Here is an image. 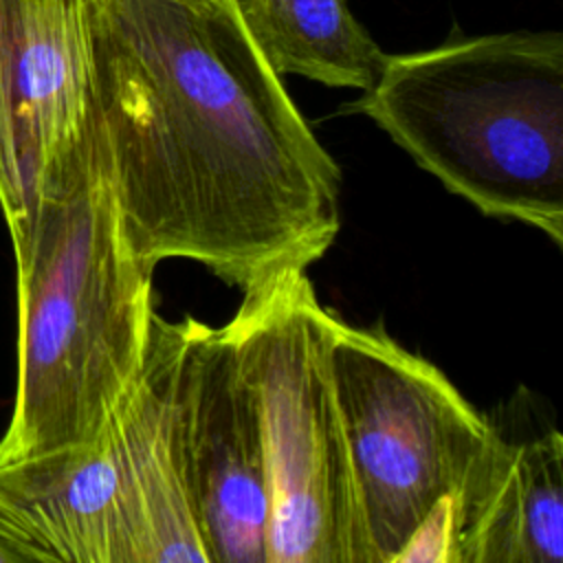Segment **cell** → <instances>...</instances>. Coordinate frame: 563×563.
Returning <instances> with one entry per match:
<instances>
[{
	"label": "cell",
	"mask_w": 563,
	"mask_h": 563,
	"mask_svg": "<svg viewBox=\"0 0 563 563\" xmlns=\"http://www.w3.org/2000/svg\"><path fill=\"white\" fill-rule=\"evenodd\" d=\"M95 123L123 233L242 292L306 271L341 229V169L238 0H88Z\"/></svg>",
	"instance_id": "cell-1"
},
{
	"label": "cell",
	"mask_w": 563,
	"mask_h": 563,
	"mask_svg": "<svg viewBox=\"0 0 563 563\" xmlns=\"http://www.w3.org/2000/svg\"><path fill=\"white\" fill-rule=\"evenodd\" d=\"M13 255L18 383L0 466L92 440L143 363L154 271L123 233L99 130L92 161L37 207Z\"/></svg>",
	"instance_id": "cell-2"
},
{
	"label": "cell",
	"mask_w": 563,
	"mask_h": 563,
	"mask_svg": "<svg viewBox=\"0 0 563 563\" xmlns=\"http://www.w3.org/2000/svg\"><path fill=\"white\" fill-rule=\"evenodd\" d=\"M345 110L479 213L563 246V35L508 31L385 55Z\"/></svg>",
	"instance_id": "cell-3"
},
{
	"label": "cell",
	"mask_w": 563,
	"mask_h": 563,
	"mask_svg": "<svg viewBox=\"0 0 563 563\" xmlns=\"http://www.w3.org/2000/svg\"><path fill=\"white\" fill-rule=\"evenodd\" d=\"M332 319L295 268L244 290L222 325L262 427L266 563H372L330 365Z\"/></svg>",
	"instance_id": "cell-4"
},
{
	"label": "cell",
	"mask_w": 563,
	"mask_h": 563,
	"mask_svg": "<svg viewBox=\"0 0 563 563\" xmlns=\"http://www.w3.org/2000/svg\"><path fill=\"white\" fill-rule=\"evenodd\" d=\"M330 365L372 563H398L429 519L451 512L486 418L380 323L358 328L334 314Z\"/></svg>",
	"instance_id": "cell-5"
},
{
	"label": "cell",
	"mask_w": 563,
	"mask_h": 563,
	"mask_svg": "<svg viewBox=\"0 0 563 563\" xmlns=\"http://www.w3.org/2000/svg\"><path fill=\"white\" fill-rule=\"evenodd\" d=\"M88 0H0V209L18 246L95 156Z\"/></svg>",
	"instance_id": "cell-6"
},
{
	"label": "cell",
	"mask_w": 563,
	"mask_h": 563,
	"mask_svg": "<svg viewBox=\"0 0 563 563\" xmlns=\"http://www.w3.org/2000/svg\"><path fill=\"white\" fill-rule=\"evenodd\" d=\"M178 418L211 563H266L268 471L253 389L224 328L187 319Z\"/></svg>",
	"instance_id": "cell-7"
},
{
	"label": "cell",
	"mask_w": 563,
	"mask_h": 563,
	"mask_svg": "<svg viewBox=\"0 0 563 563\" xmlns=\"http://www.w3.org/2000/svg\"><path fill=\"white\" fill-rule=\"evenodd\" d=\"M484 418V444L451 501V563H561V431L526 387Z\"/></svg>",
	"instance_id": "cell-8"
},
{
	"label": "cell",
	"mask_w": 563,
	"mask_h": 563,
	"mask_svg": "<svg viewBox=\"0 0 563 563\" xmlns=\"http://www.w3.org/2000/svg\"><path fill=\"white\" fill-rule=\"evenodd\" d=\"M0 534L24 561L139 563L114 416L81 444L0 466Z\"/></svg>",
	"instance_id": "cell-9"
},
{
	"label": "cell",
	"mask_w": 563,
	"mask_h": 563,
	"mask_svg": "<svg viewBox=\"0 0 563 563\" xmlns=\"http://www.w3.org/2000/svg\"><path fill=\"white\" fill-rule=\"evenodd\" d=\"M187 319L156 310L143 363L112 411L132 490L139 563H211L185 475L178 376Z\"/></svg>",
	"instance_id": "cell-10"
},
{
	"label": "cell",
	"mask_w": 563,
	"mask_h": 563,
	"mask_svg": "<svg viewBox=\"0 0 563 563\" xmlns=\"http://www.w3.org/2000/svg\"><path fill=\"white\" fill-rule=\"evenodd\" d=\"M242 20L277 75L365 90L385 55L345 0H238Z\"/></svg>",
	"instance_id": "cell-11"
},
{
	"label": "cell",
	"mask_w": 563,
	"mask_h": 563,
	"mask_svg": "<svg viewBox=\"0 0 563 563\" xmlns=\"http://www.w3.org/2000/svg\"><path fill=\"white\" fill-rule=\"evenodd\" d=\"M0 563H26L20 550L0 534Z\"/></svg>",
	"instance_id": "cell-12"
}]
</instances>
